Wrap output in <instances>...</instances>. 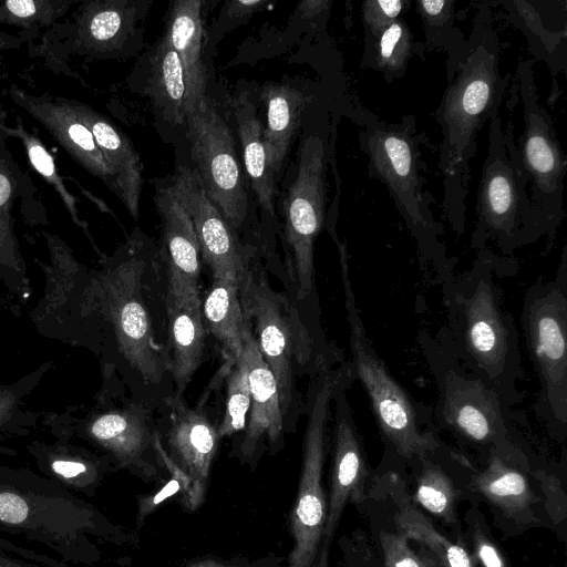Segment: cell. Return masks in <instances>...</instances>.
<instances>
[{"mask_svg": "<svg viewBox=\"0 0 567 567\" xmlns=\"http://www.w3.org/2000/svg\"><path fill=\"white\" fill-rule=\"evenodd\" d=\"M9 47L8 42L6 40L0 39V48H7Z\"/></svg>", "mask_w": 567, "mask_h": 567, "instance_id": "obj_47", "label": "cell"}, {"mask_svg": "<svg viewBox=\"0 0 567 567\" xmlns=\"http://www.w3.org/2000/svg\"><path fill=\"white\" fill-rule=\"evenodd\" d=\"M485 465L468 475V489L484 498L508 523H538L535 508L542 501L533 487L535 466L523 444L512 436L491 447Z\"/></svg>", "mask_w": 567, "mask_h": 567, "instance_id": "obj_15", "label": "cell"}, {"mask_svg": "<svg viewBox=\"0 0 567 567\" xmlns=\"http://www.w3.org/2000/svg\"><path fill=\"white\" fill-rule=\"evenodd\" d=\"M347 390H339L334 398L331 434L330 493L321 543L313 567H328L329 551L346 504L359 503L364 497L369 468L357 423L347 398Z\"/></svg>", "mask_w": 567, "mask_h": 567, "instance_id": "obj_14", "label": "cell"}, {"mask_svg": "<svg viewBox=\"0 0 567 567\" xmlns=\"http://www.w3.org/2000/svg\"><path fill=\"white\" fill-rule=\"evenodd\" d=\"M372 40V66L382 72L388 81L401 78L413 51L410 27L396 19Z\"/></svg>", "mask_w": 567, "mask_h": 567, "instance_id": "obj_34", "label": "cell"}, {"mask_svg": "<svg viewBox=\"0 0 567 567\" xmlns=\"http://www.w3.org/2000/svg\"><path fill=\"white\" fill-rule=\"evenodd\" d=\"M514 270L507 258L481 249L468 269L440 282L447 313L442 332L462 363L509 409L524 401L525 371L515 320L495 276Z\"/></svg>", "mask_w": 567, "mask_h": 567, "instance_id": "obj_2", "label": "cell"}, {"mask_svg": "<svg viewBox=\"0 0 567 567\" xmlns=\"http://www.w3.org/2000/svg\"><path fill=\"white\" fill-rule=\"evenodd\" d=\"M200 0H177L171 4L164 34L177 53L185 76L187 111L206 95L208 74L202 58Z\"/></svg>", "mask_w": 567, "mask_h": 567, "instance_id": "obj_25", "label": "cell"}, {"mask_svg": "<svg viewBox=\"0 0 567 567\" xmlns=\"http://www.w3.org/2000/svg\"><path fill=\"white\" fill-rule=\"evenodd\" d=\"M533 475L544 496L545 507L554 523L566 519V496L559 478L547 470L535 467Z\"/></svg>", "mask_w": 567, "mask_h": 567, "instance_id": "obj_41", "label": "cell"}, {"mask_svg": "<svg viewBox=\"0 0 567 567\" xmlns=\"http://www.w3.org/2000/svg\"><path fill=\"white\" fill-rule=\"evenodd\" d=\"M190 215L200 256L213 279L239 284L250 255L208 198L194 167L181 166L172 177Z\"/></svg>", "mask_w": 567, "mask_h": 567, "instance_id": "obj_17", "label": "cell"}, {"mask_svg": "<svg viewBox=\"0 0 567 567\" xmlns=\"http://www.w3.org/2000/svg\"><path fill=\"white\" fill-rule=\"evenodd\" d=\"M3 151L0 140V238H6L10 234L11 208L17 189L13 173Z\"/></svg>", "mask_w": 567, "mask_h": 567, "instance_id": "obj_42", "label": "cell"}, {"mask_svg": "<svg viewBox=\"0 0 567 567\" xmlns=\"http://www.w3.org/2000/svg\"><path fill=\"white\" fill-rule=\"evenodd\" d=\"M354 380L347 359L340 364L321 369L309 383L301 473L290 516L295 544L287 567H313L316 561L327 517L322 473L330 443V406L336 393L349 389Z\"/></svg>", "mask_w": 567, "mask_h": 567, "instance_id": "obj_10", "label": "cell"}, {"mask_svg": "<svg viewBox=\"0 0 567 567\" xmlns=\"http://www.w3.org/2000/svg\"><path fill=\"white\" fill-rule=\"evenodd\" d=\"M238 290L246 324L275 377L285 430L292 432L307 404L302 380L310 382L321 369L347 359L333 343L310 331L296 303L275 291L251 262Z\"/></svg>", "mask_w": 567, "mask_h": 567, "instance_id": "obj_4", "label": "cell"}, {"mask_svg": "<svg viewBox=\"0 0 567 567\" xmlns=\"http://www.w3.org/2000/svg\"><path fill=\"white\" fill-rule=\"evenodd\" d=\"M227 368L225 409L217 426L219 437L245 430L250 409L251 394L246 365L239 357Z\"/></svg>", "mask_w": 567, "mask_h": 567, "instance_id": "obj_35", "label": "cell"}, {"mask_svg": "<svg viewBox=\"0 0 567 567\" xmlns=\"http://www.w3.org/2000/svg\"><path fill=\"white\" fill-rule=\"evenodd\" d=\"M416 342L437 393L434 424L483 455L514 436L511 409L462 363L442 330H421Z\"/></svg>", "mask_w": 567, "mask_h": 567, "instance_id": "obj_7", "label": "cell"}, {"mask_svg": "<svg viewBox=\"0 0 567 567\" xmlns=\"http://www.w3.org/2000/svg\"><path fill=\"white\" fill-rule=\"evenodd\" d=\"M188 567H236V566L225 565V564H221L214 559H203V560L192 563Z\"/></svg>", "mask_w": 567, "mask_h": 567, "instance_id": "obj_46", "label": "cell"}, {"mask_svg": "<svg viewBox=\"0 0 567 567\" xmlns=\"http://www.w3.org/2000/svg\"><path fill=\"white\" fill-rule=\"evenodd\" d=\"M474 556L481 567H508L506 559L493 540L480 511L473 507L466 515Z\"/></svg>", "mask_w": 567, "mask_h": 567, "instance_id": "obj_38", "label": "cell"}, {"mask_svg": "<svg viewBox=\"0 0 567 567\" xmlns=\"http://www.w3.org/2000/svg\"><path fill=\"white\" fill-rule=\"evenodd\" d=\"M327 159V144L321 135L303 138L298 172L284 203L298 300H306L315 290V241L324 225Z\"/></svg>", "mask_w": 567, "mask_h": 567, "instance_id": "obj_13", "label": "cell"}, {"mask_svg": "<svg viewBox=\"0 0 567 567\" xmlns=\"http://www.w3.org/2000/svg\"><path fill=\"white\" fill-rule=\"evenodd\" d=\"M520 323L526 349L538 378L533 404L549 435H567V251L563 249L555 276L537 279L524 295Z\"/></svg>", "mask_w": 567, "mask_h": 567, "instance_id": "obj_8", "label": "cell"}, {"mask_svg": "<svg viewBox=\"0 0 567 567\" xmlns=\"http://www.w3.org/2000/svg\"><path fill=\"white\" fill-rule=\"evenodd\" d=\"M266 1L260 0H233L226 3L227 12L231 18H246L266 6Z\"/></svg>", "mask_w": 567, "mask_h": 567, "instance_id": "obj_44", "label": "cell"}, {"mask_svg": "<svg viewBox=\"0 0 567 567\" xmlns=\"http://www.w3.org/2000/svg\"><path fill=\"white\" fill-rule=\"evenodd\" d=\"M505 6L511 14H515L517 18L515 23L527 34L534 54L548 64L554 76L563 71L565 69L566 30L556 32L546 29L529 2L511 1Z\"/></svg>", "mask_w": 567, "mask_h": 567, "instance_id": "obj_33", "label": "cell"}, {"mask_svg": "<svg viewBox=\"0 0 567 567\" xmlns=\"http://www.w3.org/2000/svg\"><path fill=\"white\" fill-rule=\"evenodd\" d=\"M455 1L422 0L415 3L416 11L421 17L426 44L433 49H441L449 52L447 80L450 81L456 70L465 41L462 33H456L454 28Z\"/></svg>", "mask_w": 567, "mask_h": 567, "instance_id": "obj_32", "label": "cell"}, {"mask_svg": "<svg viewBox=\"0 0 567 567\" xmlns=\"http://www.w3.org/2000/svg\"><path fill=\"white\" fill-rule=\"evenodd\" d=\"M91 432L109 444L122 461L141 467L146 474L154 472L150 458L157 457V413L150 406L131 400L126 408L100 415Z\"/></svg>", "mask_w": 567, "mask_h": 567, "instance_id": "obj_23", "label": "cell"}, {"mask_svg": "<svg viewBox=\"0 0 567 567\" xmlns=\"http://www.w3.org/2000/svg\"><path fill=\"white\" fill-rule=\"evenodd\" d=\"M517 81L524 109V130L516 145L505 133L506 144L527 181L530 200L554 231L565 217L564 177L567 159L550 115L538 101L532 62L520 61Z\"/></svg>", "mask_w": 567, "mask_h": 567, "instance_id": "obj_11", "label": "cell"}, {"mask_svg": "<svg viewBox=\"0 0 567 567\" xmlns=\"http://www.w3.org/2000/svg\"><path fill=\"white\" fill-rule=\"evenodd\" d=\"M488 148L477 190V221L471 246L493 244L502 257L532 245L555 231L533 205L527 181L507 147L498 112L489 121Z\"/></svg>", "mask_w": 567, "mask_h": 567, "instance_id": "obj_9", "label": "cell"}, {"mask_svg": "<svg viewBox=\"0 0 567 567\" xmlns=\"http://www.w3.org/2000/svg\"><path fill=\"white\" fill-rule=\"evenodd\" d=\"M147 94L169 124H185L187 90L181 60L165 34L150 60Z\"/></svg>", "mask_w": 567, "mask_h": 567, "instance_id": "obj_29", "label": "cell"}, {"mask_svg": "<svg viewBox=\"0 0 567 567\" xmlns=\"http://www.w3.org/2000/svg\"><path fill=\"white\" fill-rule=\"evenodd\" d=\"M374 484L389 494L395 505L396 530L421 545L419 558L423 567H475L466 548L440 533L413 503L400 475L385 472L375 476Z\"/></svg>", "mask_w": 567, "mask_h": 567, "instance_id": "obj_21", "label": "cell"}, {"mask_svg": "<svg viewBox=\"0 0 567 567\" xmlns=\"http://www.w3.org/2000/svg\"><path fill=\"white\" fill-rule=\"evenodd\" d=\"M247 175L258 203L274 216L275 173L265 150L264 126L246 94L231 101Z\"/></svg>", "mask_w": 567, "mask_h": 567, "instance_id": "obj_28", "label": "cell"}, {"mask_svg": "<svg viewBox=\"0 0 567 567\" xmlns=\"http://www.w3.org/2000/svg\"><path fill=\"white\" fill-rule=\"evenodd\" d=\"M104 286L118 367L131 399L158 414L175 394L167 347L168 271L158 244L135 229Z\"/></svg>", "mask_w": 567, "mask_h": 567, "instance_id": "obj_1", "label": "cell"}, {"mask_svg": "<svg viewBox=\"0 0 567 567\" xmlns=\"http://www.w3.org/2000/svg\"><path fill=\"white\" fill-rule=\"evenodd\" d=\"M184 125L208 198L234 231L240 229L248 196L229 126L207 96L186 112Z\"/></svg>", "mask_w": 567, "mask_h": 567, "instance_id": "obj_12", "label": "cell"}, {"mask_svg": "<svg viewBox=\"0 0 567 567\" xmlns=\"http://www.w3.org/2000/svg\"><path fill=\"white\" fill-rule=\"evenodd\" d=\"M138 4L131 0L87 2L80 19L82 43L102 53L118 49L134 29Z\"/></svg>", "mask_w": 567, "mask_h": 567, "instance_id": "obj_30", "label": "cell"}, {"mask_svg": "<svg viewBox=\"0 0 567 567\" xmlns=\"http://www.w3.org/2000/svg\"><path fill=\"white\" fill-rule=\"evenodd\" d=\"M0 128L22 141L33 168L55 188L56 193L63 199L65 207L73 214L74 219H76L74 198L66 190L62 178L56 172L54 159L42 142L34 134L25 130L22 124H18L16 127L9 128L0 125Z\"/></svg>", "mask_w": 567, "mask_h": 567, "instance_id": "obj_36", "label": "cell"}, {"mask_svg": "<svg viewBox=\"0 0 567 567\" xmlns=\"http://www.w3.org/2000/svg\"><path fill=\"white\" fill-rule=\"evenodd\" d=\"M261 99L267 109L264 145L269 164L277 174L281 169L291 138L300 125L308 97L290 85L268 83L264 86Z\"/></svg>", "mask_w": 567, "mask_h": 567, "instance_id": "obj_26", "label": "cell"}, {"mask_svg": "<svg viewBox=\"0 0 567 567\" xmlns=\"http://www.w3.org/2000/svg\"><path fill=\"white\" fill-rule=\"evenodd\" d=\"M169 372L175 394L183 395L202 363L205 324L200 297L173 293L166 296Z\"/></svg>", "mask_w": 567, "mask_h": 567, "instance_id": "obj_24", "label": "cell"}, {"mask_svg": "<svg viewBox=\"0 0 567 567\" xmlns=\"http://www.w3.org/2000/svg\"><path fill=\"white\" fill-rule=\"evenodd\" d=\"M10 93L12 100L44 126L73 159L114 192L113 174L71 100L30 95L14 85L10 89Z\"/></svg>", "mask_w": 567, "mask_h": 567, "instance_id": "obj_19", "label": "cell"}, {"mask_svg": "<svg viewBox=\"0 0 567 567\" xmlns=\"http://www.w3.org/2000/svg\"><path fill=\"white\" fill-rule=\"evenodd\" d=\"M498 56L497 34L491 25L488 10L482 9L436 111L443 134L440 157L443 214L457 237L465 230V198L476 136L498 112L505 93L506 80L499 73Z\"/></svg>", "mask_w": 567, "mask_h": 567, "instance_id": "obj_3", "label": "cell"}, {"mask_svg": "<svg viewBox=\"0 0 567 567\" xmlns=\"http://www.w3.org/2000/svg\"><path fill=\"white\" fill-rule=\"evenodd\" d=\"M369 171L388 187L394 204L415 239L420 260L431 266L439 282L452 275L454 261L441 241L442 226L434 219L422 190L420 150L412 117L399 124L368 121L359 134Z\"/></svg>", "mask_w": 567, "mask_h": 567, "instance_id": "obj_6", "label": "cell"}, {"mask_svg": "<svg viewBox=\"0 0 567 567\" xmlns=\"http://www.w3.org/2000/svg\"><path fill=\"white\" fill-rule=\"evenodd\" d=\"M444 443L411 463L416 468L414 504L457 529L456 503L461 489L443 464Z\"/></svg>", "mask_w": 567, "mask_h": 567, "instance_id": "obj_31", "label": "cell"}, {"mask_svg": "<svg viewBox=\"0 0 567 567\" xmlns=\"http://www.w3.org/2000/svg\"><path fill=\"white\" fill-rule=\"evenodd\" d=\"M70 2L43 0H9L0 3V21L28 27L50 23L61 16Z\"/></svg>", "mask_w": 567, "mask_h": 567, "instance_id": "obj_37", "label": "cell"}, {"mask_svg": "<svg viewBox=\"0 0 567 567\" xmlns=\"http://www.w3.org/2000/svg\"><path fill=\"white\" fill-rule=\"evenodd\" d=\"M80 118L91 131L114 178V194L130 215L138 218L143 185L142 163L128 137L103 114L87 104L71 100Z\"/></svg>", "mask_w": 567, "mask_h": 567, "instance_id": "obj_22", "label": "cell"}, {"mask_svg": "<svg viewBox=\"0 0 567 567\" xmlns=\"http://www.w3.org/2000/svg\"><path fill=\"white\" fill-rule=\"evenodd\" d=\"M202 313L205 328L223 350L226 365L233 364L241 355L247 332L238 285L213 279L212 287L202 302Z\"/></svg>", "mask_w": 567, "mask_h": 567, "instance_id": "obj_27", "label": "cell"}, {"mask_svg": "<svg viewBox=\"0 0 567 567\" xmlns=\"http://www.w3.org/2000/svg\"><path fill=\"white\" fill-rule=\"evenodd\" d=\"M53 470L64 477H73L80 473H83L86 468L82 463L56 461L52 465Z\"/></svg>", "mask_w": 567, "mask_h": 567, "instance_id": "obj_45", "label": "cell"}, {"mask_svg": "<svg viewBox=\"0 0 567 567\" xmlns=\"http://www.w3.org/2000/svg\"><path fill=\"white\" fill-rule=\"evenodd\" d=\"M409 6L403 0H368L362 3V18L367 34L377 38L386 27L399 19Z\"/></svg>", "mask_w": 567, "mask_h": 567, "instance_id": "obj_39", "label": "cell"}, {"mask_svg": "<svg viewBox=\"0 0 567 567\" xmlns=\"http://www.w3.org/2000/svg\"><path fill=\"white\" fill-rule=\"evenodd\" d=\"M240 358L247 369L251 394L240 456L244 462H249L265 444L278 451L284 445L286 430L275 377L258 351L248 327Z\"/></svg>", "mask_w": 567, "mask_h": 567, "instance_id": "obj_20", "label": "cell"}, {"mask_svg": "<svg viewBox=\"0 0 567 567\" xmlns=\"http://www.w3.org/2000/svg\"><path fill=\"white\" fill-rule=\"evenodd\" d=\"M161 443L169 458L190 478L192 508L203 502L210 466L219 442L218 430L207 412L192 408L183 395L173 394L157 414Z\"/></svg>", "mask_w": 567, "mask_h": 567, "instance_id": "obj_16", "label": "cell"}, {"mask_svg": "<svg viewBox=\"0 0 567 567\" xmlns=\"http://www.w3.org/2000/svg\"><path fill=\"white\" fill-rule=\"evenodd\" d=\"M339 252L344 308L349 323L350 364L365 390L372 414L390 455L405 463L439 449L443 442L429 410L412 400L378 355L357 305L349 275L347 245L336 240Z\"/></svg>", "mask_w": 567, "mask_h": 567, "instance_id": "obj_5", "label": "cell"}, {"mask_svg": "<svg viewBox=\"0 0 567 567\" xmlns=\"http://www.w3.org/2000/svg\"><path fill=\"white\" fill-rule=\"evenodd\" d=\"M380 543L384 567H423L419 556L411 549L409 539L398 530L382 532Z\"/></svg>", "mask_w": 567, "mask_h": 567, "instance_id": "obj_40", "label": "cell"}, {"mask_svg": "<svg viewBox=\"0 0 567 567\" xmlns=\"http://www.w3.org/2000/svg\"><path fill=\"white\" fill-rule=\"evenodd\" d=\"M28 506L25 502L13 493L0 494V519L6 523L18 524L25 519Z\"/></svg>", "mask_w": 567, "mask_h": 567, "instance_id": "obj_43", "label": "cell"}, {"mask_svg": "<svg viewBox=\"0 0 567 567\" xmlns=\"http://www.w3.org/2000/svg\"><path fill=\"white\" fill-rule=\"evenodd\" d=\"M155 206L161 218L158 247L168 271V290L173 293L200 297V248L184 204L171 178L156 186Z\"/></svg>", "mask_w": 567, "mask_h": 567, "instance_id": "obj_18", "label": "cell"}]
</instances>
